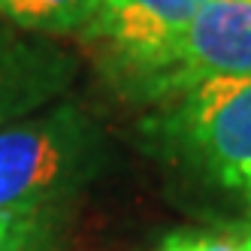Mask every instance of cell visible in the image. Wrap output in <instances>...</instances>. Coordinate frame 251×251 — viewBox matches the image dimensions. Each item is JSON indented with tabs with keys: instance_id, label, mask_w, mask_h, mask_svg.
<instances>
[{
	"instance_id": "1",
	"label": "cell",
	"mask_w": 251,
	"mask_h": 251,
	"mask_svg": "<svg viewBox=\"0 0 251 251\" xmlns=\"http://www.w3.org/2000/svg\"><path fill=\"white\" fill-rule=\"evenodd\" d=\"M97 133L82 112L61 109L0 130V209L49 212L94 170Z\"/></svg>"
},
{
	"instance_id": "2",
	"label": "cell",
	"mask_w": 251,
	"mask_h": 251,
	"mask_svg": "<svg viewBox=\"0 0 251 251\" xmlns=\"http://www.w3.org/2000/svg\"><path fill=\"white\" fill-rule=\"evenodd\" d=\"M160 127L215 185L251 200V73L209 79L170 97Z\"/></svg>"
},
{
	"instance_id": "3",
	"label": "cell",
	"mask_w": 251,
	"mask_h": 251,
	"mask_svg": "<svg viewBox=\"0 0 251 251\" xmlns=\"http://www.w3.org/2000/svg\"><path fill=\"white\" fill-rule=\"evenodd\" d=\"M251 73V0H206L182 33L164 70L142 88L146 97L170 100L188 88Z\"/></svg>"
},
{
	"instance_id": "4",
	"label": "cell",
	"mask_w": 251,
	"mask_h": 251,
	"mask_svg": "<svg viewBox=\"0 0 251 251\" xmlns=\"http://www.w3.org/2000/svg\"><path fill=\"white\" fill-rule=\"evenodd\" d=\"M206 0H100L85 33L100 43L124 76L146 88Z\"/></svg>"
},
{
	"instance_id": "5",
	"label": "cell",
	"mask_w": 251,
	"mask_h": 251,
	"mask_svg": "<svg viewBox=\"0 0 251 251\" xmlns=\"http://www.w3.org/2000/svg\"><path fill=\"white\" fill-rule=\"evenodd\" d=\"M67 79V64L49 49L0 33V124L51 97Z\"/></svg>"
},
{
	"instance_id": "6",
	"label": "cell",
	"mask_w": 251,
	"mask_h": 251,
	"mask_svg": "<svg viewBox=\"0 0 251 251\" xmlns=\"http://www.w3.org/2000/svg\"><path fill=\"white\" fill-rule=\"evenodd\" d=\"M97 3L100 0H0V15L27 30L73 33L88 27Z\"/></svg>"
},
{
	"instance_id": "7",
	"label": "cell",
	"mask_w": 251,
	"mask_h": 251,
	"mask_svg": "<svg viewBox=\"0 0 251 251\" xmlns=\"http://www.w3.org/2000/svg\"><path fill=\"white\" fill-rule=\"evenodd\" d=\"M49 212L0 209V251H40L51 230Z\"/></svg>"
},
{
	"instance_id": "8",
	"label": "cell",
	"mask_w": 251,
	"mask_h": 251,
	"mask_svg": "<svg viewBox=\"0 0 251 251\" xmlns=\"http://www.w3.org/2000/svg\"><path fill=\"white\" fill-rule=\"evenodd\" d=\"M200 251H251V230L242 236H221V239H203Z\"/></svg>"
},
{
	"instance_id": "9",
	"label": "cell",
	"mask_w": 251,
	"mask_h": 251,
	"mask_svg": "<svg viewBox=\"0 0 251 251\" xmlns=\"http://www.w3.org/2000/svg\"><path fill=\"white\" fill-rule=\"evenodd\" d=\"M200 245H203V239H197V236H173V239H167L164 251H200Z\"/></svg>"
}]
</instances>
